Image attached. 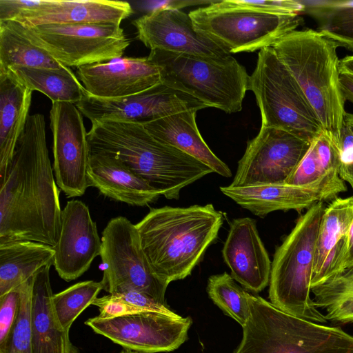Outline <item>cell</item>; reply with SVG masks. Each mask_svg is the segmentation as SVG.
<instances>
[{
    "instance_id": "cell-1",
    "label": "cell",
    "mask_w": 353,
    "mask_h": 353,
    "mask_svg": "<svg viewBox=\"0 0 353 353\" xmlns=\"http://www.w3.org/2000/svg\"><path fill=\"white\" fill-rule=\"evenodd\" d=\"M61 208L46 143V121L30 114L0 176V243L30 241L54 247Z\"/></svg>"
},
{
    "instance_id": "cell-2",
    "label": "cell",
    "mask_w": 353,
    "mask_h": 353,
    "mask_svg": "<svg viewBox=\"0 0 353 353\" xmlns=\"http://www.w3.org/2000/svg\"><path fill=\"white\" fill-rule=\"evenodd\" d=\"M90 153L121 162L168 199L213 170L193 157L152 136L142 124L94 121L88 132Z\"/></svg>"
},
{
    "instance_id": "cell-3",
    "label": "cell",
    "mask_w": 353,
    "mask_h": 353,
    "mask_svg": "<svg viewBox=\"0 0 353 353\" xmlns=\"http://www.w3.org/2000/svg\"><path fill=\"white\" fill-rule=\"evenodd\" d=\"M223 223V214L206 204L151 208L135 226L154 273L169 285L191 274Z\"/></svg>"
},
{
    "instance_id": "cell-4",
    "label": "cell",
    "mask_w": 353,
    "mask_h": 353,
    "mask_svg": "<svg viewBox=\"0 0 353 353\" xmlns=\"http://www.w3.org/2000/svg\"><path fill=\"white\" fill-rule=\"evenodd\" d=\"M272 48L296 79L337 148L345 124L337 45L317 30H295Z\"/></svg>"
},
{
    "instance_id": "cell-5",
    "label": "cell",
    "mask_w": 353,
    "mask_h": 353,
    "mask_svg": "<svg viewBox=\"0 0 353 353\" xmlns=\"http://www.w3.org/2000/svg\"><path fill=\"white\" fill-rule=\"evenodd\" d=\"M250 316L233 353H353V336L286 313L249 293Z\"/></svg>"
},
{
    "instance_id": "cell-6",
    "label": "cell",
    "mask_w": 353,
    "mask_h": 353,
    "mask_svg": "<svg viewBox=\"0 0 353 353\" xmlns=\"http://www.w3.org/2000/svg\"><path fill=\"white\" fill-rule=\"evenodd\" d=\"M324 210L323 202L319 201L300 216L275 251L269 282L273 305L317 323L327 322L311 297L316 241Z\"/></svg>"
},
{
    "instance_id": "cell-7",
    "label": "cell",
    "mask_w": 353,
    "mask_h": 353,
    "mask_svg": "<svg viewBox=\"0 0 353 353\" xmlns=\"http://www.w3.org/2000/svg\"><path fill=\"white\" fill-rule=\"evenodd\" d=\"M148 59L160 72L161 83L231 114L242 109L250 75L232 55L223 59L150 50Z\"/></svg>"
},
{
    "instance_id": "cell-8",
    "label": "cell",
    "mask_w": 353,
    "mask_h": 353,
    "mask_svg": "<svg viewBox=\"0 0 353 353\" xmlns=\"http://www.w3.org/2000/svg\"><path fill=\"white\" fill-rule=\"evenodd\" d=\"M249 90L255 95L261 125L285 130L310 142L323 132L300 85L272 47L259 50Z\"/></svg>"
},
{
    "instance_id": "cell-9",
    "label": "cell",
    "mask_w": 353,
    "mask_h": 353,
    "mask_svg": "<svg viewBox=\"0 0 353 353\" xmlns=\"http://www.w3.org/2000/svg\"><path fill=\"white\" fill-rule=\"evenodd\" d=\"M218 1L189 12L195 30L230 54L272 47L303 23L299 15H279L224 7Z\"/></svg>"
},
{
    "instance_id": "cell-10",
    "label": "cell",
    "mask_w": 353,
    "mask_h": 353,
    "mask_svg": "<svg viewBox=\"0 0 353 353\" xmlns=\"http://www.w3.org/2000/svg\"><path fill=\"white\" fill-rule=\"evenodd\" d=\"M101 242L103 290L110 294L137 290L167 305L165 294L168 284L154 273L135 224L124 216L112 218L102 232Z\"/></svg>"
},
{
    "instance_id": "cell-11",
    "label": "cell",
    "mask_w": 353,
    "mask_h": 353,
    "mask_svg": "<svg viewBox=\"0 0 353 353\" xmlns=\"http://www.w3.org/2000/svg\"><path fill=\"white\" fill-rule=\"evenodd\" d=\"M25 26L34 43L68 68L121 57L130 43L121 25L113 23Z\"/></svg>"
},
{
    "instance_id": "cell-12",
    "label": "cell",
    "mask_w": 353,
    "mask_h": 353,
    "mask_svg": "<svg viewBox=\"0 0 353 353\" xmlns=\"http://www.w3.org/2000/svg\"><path fill=\"white\" fill-rule=\"evenodd\" d=\"M84 323L125 350L157 353L173 351L185 343L192 321L190 316L142 312L109 319L97 316Z\"/></svg>"
},
{
    "instance_id": "cell-13",
    "label": "cell",
    "mask_w": 353,
    "mask_h": 353,
    "mask_svg": "<svg viewBox=\"0 0 353 353\" xmlns=\"http://www.w3.org/2000/svg\"><path fill=\"white\" fill-rule=\"evenodd\" d=\"M311 143L285 130L261 125L258 134L248 141L230 185L284 183Z\"/></svg>"
},
{
    "instance_id": "cell-14",
    "label": "cell",
    "mask_w": 353,
    "mask_h": 353,
    "mask_svg": "<svg viewBox=\"0 0 353 353\" xmlns=\"http://www.w3.org/2000/svg\"><path fill=\"white\" fill-rule=\"evenodd\" d=\"M76 106L92 123L112 121L142 125L181 112L208 108L194 97L163 83L142 92L114 99L94 97L85 91Z\"/></svg>"
},
{
    "instance_id": "cell-15",
    "label": "cell",
    "mask_w": 353,
    "mask_h": 353,
    "mask_svg": "<svg viewBox=\"0 0 353 353\" xmlns=\"http://www.w3.org/2000/svg\"><path fill=\"white\" fill-rule=\"evenodd\" d=\"M82 116L70 102H53L50 111L53 170L57 186L67 198L82 196L89 187L90 152Z\"/></svg>"
},
{
    "instance_id": "cell-16",
    "label": "cell",
    "mask_w": 353,
    "mask_h": 353,
    "mask_svg": "<svg viewBox=\"0 0 353 353\" xmlns=\"http://www.w3.org/2000/svg\"><path fill=\"white\" fill-rule=\"evenodd\" d=\"M221 192L243 208L263 218L270 212L294 210L301 212L317 202L334 199L347 190L339 175H327L310 185L285 183L220 187Z\"/></svg>"
},
{
    "instance_id": "cell-17",
    "label": "cell",
    "mask_w": 353,
    "mask_h": 353,
    "mask_svg": "<svg viewBox=\"0 0 353 353\" xmlns=\"http://www.w3.org/2000/svg\"><path fill=\"white\" fill-rule=\"evenodd\" d=\"M137 38L150 50L223 59L231 54L198 33L192 21L180 10L157 8L132 21Z\"/></svg>"
},
{
    "instance_id": "cell-18",
    "label": "cell",
    "mask_w": 353,
    "mask_h": 353,
    "mask_svg": "<svg viewBox=\"0 0 353 353\" xmlns=\"http://www.w3.org/2000/svg\"><path fill=\"white\" fill-rule=\"evenodd\" d=\"M61 232L54 250L53 265L65 281L75 280L101 256L102 242L88 207L82 201H68L61 211Z\"/></svg>"
},
{
    "instance_id": "cell-19",
    "label": "cell",
    "mask_w": 353,
    "mask_h": 353,
    "mask_svg": "<svg viewBox=\"0 0 353 353\" xmlns=\"http://www.w3.org/2000/svg\"><path fill=\"white\" fill-rule=\"evenodd\" d=\"M86 92L107 99L142 92L161 83L158 67L147 57H119L77 68Z\"/></svg>"
},
{
    "instance_id": "cell-20",
    "label": "cell",
    "mask_w": 353,
    "mask_h": 353,
    "mask_svg": "<svg viewBox=\"0 0 353 353\" xmlns=\"http://www.w3.org/2000/svg\"><path fill=\"white\" fill-rule=\"evenodd\" d=\"M222 255L232 277L245 290L259 293L269 285L272 262L254 219L232 221Z\"/></svg>"
},
{
    "instance_id": "cell-21",
    "label": "cell",
    "mask_w": 353,
    "mask_h": 353,
    "mask_svg": "<svg viewBox=\"0 0 353 353\" xmlns=\"http://www.w3.org/2000/svg\"><path fill=\"white\" fill-rule=\"evenodd\" d=\"M353 196L336 197L325 208L317 234L311 288L344 270Z\"/></svg>"
},
{
    "instance_id": "cell-22",
    "label": "cell",
    "mask_w": 353,
    "mask_h": 353,
    "mask_svg": "<svg viewBox=\"0 0 353 353\" xmlns=\"http://www.w3.org/2000/svg\"><path fill=\"white\" fill-rule=\"evenodd\" d=\"M132 12L130 4L123 1L43 0L41 7L15 21L28 26L98 23L121 25Z\"/></svg>"
},
{
    "instance_id": "cell-23",
    "label": "cell",
    "mask_w": 353,
    "mask_h": 353,
    "mask_svg": "<svg viewBox=\"0 0 353 353\" xmlns=\"http://www.w3.org/2000/svg\"><path fill=\"white\" fill-rule=\"evenodd\" d=\"M88 181L105 196L133 206L149 205L161 196L123 162L101 153H90Z\"/></svg>"
},
{
    "instance_id": "cell-24",
    "label": "cell",
    "mask_w": 353,
    "mask_h": 353,
    "mask_svg": "<svg viewBox=\"0 0 353 353\" xmlns=\"http://www.w3.org/2000/svg\"><path fill=\"white\" fill-rule=\"evenodd\" d=\"M46 265L34 276L32 296L33 353H80L70 341L69 331L60 324L52 303L50 270Z\"/></svg>"
},
{
    "instance_id": "cell-25",
    "label": "cell",
    "mask_w": 353,
    "mask_h": 353,
    "mask_svg": "<svg viewBox=\"0 0 353 353\" xmlns=\"http://www.w3.org/2000/svg\"><path fill=\"white\" fill-rule=\"evenodd\" d=\"M194 110L181 112L149 122L145 129L158 140L198 159L214 173L229 178L230 168L210 150L201 135Z\"/></svg>"
},
{
    "instance_id": "cell-26",
    "label": "cell",
    "mask_w": 353,
    "mask_h": 353,
    "mask_svg": "<svg viewBox=\"0 0 353 353\" xmlns=\"http://www.w3.org/2000/svg\"><path fill=\"white\" fill-rule=\"evenodd\" d=\"M32 94L10 70L0 71V176L27 123Z\"/></svg>"
},
{
    "instance_id": "cell-27",
    "label": "cell",
    "mask_w": 353,
    "mask_h": 353,
    "mask_svg": "<svg viewBox=\"0 0 353 353\" xmlns=\"http://www.w3.org/2000/svg\"><path fill=\"white\" fill-rule=\"evenodd\" d=\"M52 247L30 241L0 243V296L54 263Z\"/></svg>"
},
{
    "instance_id": "cell-28",
    "label": "cell",
    "mask_w": 353,
    "mask_h": 353,
    "mask_svg": "<svg viewBox=\"0 0 353 353\" xmlns=\"http://www.w3.org/2000/svg\"><path fill=\"white\" fill-rule=\"evenodd\" d=\"M61 69L63 65L28 35L23 23L0 21V71L13 68Z\"/></svg>"
},
{
    "instance_id": "cell-29",
    "label": "cell",
    "mask_w": 353,
    "mask_h": 353,
    "mask_svg": "<svg viewBox=\"0 0 353 353\" xmlns=\"http://www.w3.org/2000/svg\"><path fill=\"white\" fill-rule=\"evenodd\" d=\"M32 91H39L53 102L77 103L85 94L83 85L68 67L61 69L17 67L10 69Z\"/></svg>"
},
{
    "instance_id": "cell-30",
    "label": "cell",
    "mask_w": 353,
    "mask_h": 353,
    "mask_svg": "<svg viewBox=\"0 0 353 353\" xmlns=\"http://www.w3.org/2000/svg\"><path fill=\"white\" fill-rule=\"evenodd\" d=\"M317 30L339 47L353 52V1H303Z\"/></svg>"
},
{
    "instance_id": "cell-31",
    "label": "cell",
    "mask_w": 353,
    "mask_h": 353,
    "mask_svg": "<svg viewBox=\"0 0 353 353\" xmlns=\"http://www.w3.org/2000/svg\"><path fill=\"white\" fill-rule=\"evenodd\" d=\"M315 306L327 320L353 322V268L344 270L311 288Z\"/></svg>"
},
{
    "instance_id": "cell-32",
    "label": "cell",
    "mask_w": 353,
    "mask_h": 353,
    "mask_svg": "<svg viewBox=\"0 0 353 353\" xmlns=\"http://www.w3.org/2000/svg\"><path fill=\"white\" fill-rule=\"evenodd\" d=\"M207 292L210 299L225 314L235 320L242 327L250 312L248 294L226 272L209 277Z\"/></svg>"
},
{
    "instance_id": "cell-33",
    "label": "cell",
    "mask_w": 353,
    "mask_h": 353,
    "mask_svg": "<svg viewBox=\"0 0 353 353\" xmlns=\"http://www.w3.org/2000/svg\"><path fill=\"white\" fill-rule=\"evenodd\" d=\"M103 290L101 281H85L54 294L52 303L62 327L69 331L74 321L97 298Z\"/></svg>"
},
{
    "instance_id": "cell-34",
    "label": "cell",
    "mask_w": 353,
    "mask_h": 353,
    "mask_svg": "<svg viewBox=\"0 0 353 353\" xmlns=\"http://www.w3.org/2000/svg\"><path fill=\"white\" fill-rule=\"evenodd\" d=\"M34 276L19 286L20 303L17 317L8 341L0 350V353H33L32 296Z\"/></svg>"
},
{
    "instance_id": "cell-35",
    "label": "cell",
    "mask_w": 353,
    "mask_h": 353,
    "mask_svg": "<svg viewBox=\"0 0 353 353\" xmlns=\"http://www.w3.org/2000/svg\"><path fill=\"white\" fill-rule=\"evenodd\" d=\"M221 6L246 9L279 15H299L305 10L303 1L295 0H224L218 1Z\"/></svg>"
},
{
    "instance_id": "cell-36",
    "label": "cell",
    "mask_w": 353,
    "mask_h": 353,
    "mask_svg": "<svg viewBox=\"0 0 353 353\" xmlns=\"http://www.w3.org/2000/svg\"><path fill=\"white\" fill-rule=\"evenodd\" d=\"M327 175L330 174L324 172L312 141L308 151L284 183L299 186L310 185Z\"/></svg>"
},
{
    "instance_id": "cell-37",
    "label": "cell",
    "mask_w": 353,
    "mask_h": 353,
    "mask_svg": "<svg viewBox=\"0 0 353 353\" xmlns=\"http://www.w3.org/2000/svg\"><path fill=\"white\" fill-rule=\"evenodd\" d=\"M19 286L0 296V350L6 345L17 317L20 303Z\"/></svg>"
},
{
    "instance_id": "cell-38",
    "label": "cell",
    "mask_w": 353,
    "mask_h": 353,
    "mask_svg": "<svg viewBox=\"0 0 353 353\" xmlns=\"http://www.w3.org/2000/svg\"><path fill=\"white\" fill-rule=\"evenodd\" d=\"M338 150L339 176L343 181L347 182L353 190V131L346 122L342 130Z\"/></svg>"
},
{
    "instance_id": "cell-39",
    "label": "cell",
    "mask_w": 353,
    "mask_h": 353,
    "mask_svg": "<svg viewBox=\"0 0 353 353\" xmlns=\"http://www.w3.org/2000/svg\"><path fill=\"white\" fill-rule=\"evenodd\" d=\"M112 295L143 312H159L173 316H179L172 312L167 305H163L152 297L137 290H128Z\"/></svg>"
},
{
    "instance_id": "cell-40",
    "label": "cell",
    "mask_w": 353,
    "mask_h": 353,
    "mask_svg": "<svg viewBox=\"0 0 353 353\" xmlns=\"http://www.w3.org/2000/svg\"><path fill=\"white\" fill-rule=\"evenodd\" d=\"M92 305L99 307V314L98 316L104 319L143 312L110 294L99 298L97 297L93 301Z\"/></svg>"
},
{
    "instance_id": "cell-41",
    "label": "cell",
    "mask_w": 353,
    "mask_h": 353,
    "mask_svg": "<svg viewBox=\"0 0 353 353\" xmlns=\"http://www.w3.org/2000/svg\"><path fill=\"white\" fill-rule=\"evenodd\" d=\"M43 3V0H0V21L17 20Z\"/></svg>"
},
{
    "instance_id": "cell-42",
    "label": "cell",
    "mask_w": 353,
    "mask_h": 353,
    "mask_svg": "<svg viewBox=\"0 0 353 353\" xmlns=\"http://www.w3.org/2000/svg\"><path fill=\"white\" fill-rule=\"evenodd\" d=\"M216 1H207V0H170L163 1H154L151 2L153 10L157 8H169L174 10H180V8L199 6V5H210Z\"/></svg>"
},
{
    "instance_id": "cell-43",
    "label": "cell",
    "mask_w": 353,
    "mask_h": 353,
    "mask_svg": "<svg viewBox=\"0 0 353 353\" xmlns=\"http://www.w3.org/2000/svg\"><path fill=\"white\" fill-rule=\"evenodd\" d=\"M340 86L345 100L353 104V76L341 73Z\"/></svg>"
},
{
    "instance_id": "cell-44",
    "label": "cell",
    "mask_w": 353,
    "mask_h": 353,
    "mask_svg": "<svg viewBox=\"0 0 353 353\" xmlns=\"http://www.w3.org/2000/svg\"><path fill=\"white\" fill-rule=\"evenodd\" d=\"M353 268V220L348 232L347 249L344 261V270Z\"/></svg>"
},
{
    "instance_id": "cell-45",
    "label": "cell",
    "mask_w": 353,
    "mask_h": 353,
    "mask_svg": "<svg viewBox=\"0 0 353 353\" xmlns=\"http://www.w3.org/2000/svg\"><path fill=\"white\" fill-rule=\"evenodd\" d=\"M341 73L353 76V55H348L340 60Z\"/></svg>"
},
{
    "instance_id": "cell-46",
    "label": "cell",
    "mask_w": 353,
    "mask_h": 353,
    "mask_svg": "<svg viewBox=\"0 0 353 353\" xmlns=\"http://www.w3.org/2000/svg\"><path fill=\"white\" fill-rule=\"evenodd\" d=\"M345 122L353 131V114L347 112L345 115Z\"/></svg>"
},
{
    "instance_id": "cell-47",
    "label": "cell",
    "mask_w": 353,
    "mask_h": 353,
    "mask_svg": "<svg viewBox=\"0 0 353 353\" xmlns=\"http://www.w3.org/2000/svg\"><path fill=\"white\" fill-rule=\"evenodd\" d=\"M122 351V353H141V352H135V351H132V350H125L123 349Z\"/></svg>"
},
{
    "instance_id": "cell-48",
    "label": "cell",
    "mask_w": 353,
    "mask_h": 353,
    "mask_svg": "<svg viewBox=\"0 0 353 353\" xmlns=\"http://www.w3.org/2000/svg\"><path fill=\"white\" fill-rule=\"evenodd\" d=\"M119 353H122V351H121V352H119Z\"/></svg>"
}]
</instances>
